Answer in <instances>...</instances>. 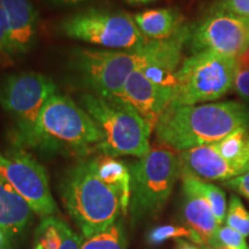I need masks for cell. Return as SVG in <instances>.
Returning <instances> with one entry per match:
<instances>
[{"mask_svg": "<svg viewBox=\"0 0 249 249\" xmlns=\"http://www.w3.org/2000/svg\"><path fill=\"white\" fill-rule=\"evenodd\" d=\"M191 26L182 28L169 39L149 40L133 50L77 49L71 53V70L89 92L102 97H116L134 71L155 66L177 71L182 60Z\"/></svg>", "mask_w": 249, "mask_h": 249, "instance_id": "6da1fadb", "label": "cell"}, {"mask_svg": "<svg viewBox=\"0 0 249 249\" xmlns=\"http://www.w3.org/2000/svg\"><path fill=\"white\" fill-rule=\"evenodd\" d=\"M249 126V110L240 103L170 105L155 124L156 138L173 150L213 144L235 129Z\"/></svg>", "mask_w": 249, "mask_h": 249, "instance_id": "7a4b0ae2", "label": "cell"}, {"mask_svg": "<svg viewBox=\"0 0 249 249\" xmlns=\"http://www.w3.org/2000/svg\"><path fill=\"white\" fill-rule=\"evenodd\" d=\"M103 140L102 129L85 108L68 96L54 93L22 147L49 155L87 156L97 151Z\"/></svg>", "mask_w": 249, "mask_h": 249, "instance_id": "3957f363", "label": "cell"}, {"mask_svg": "<svg viewBox=\"0 0 249 249\" xmlns=\"http://www.w3.org/2000/svg\"><path fill=\"white\" fill-rule=\"evenodd\" d=\"M59 191L65 209L87 239L107 230L123 213L120 194L99 178L92 158L68 169Z\"/></svg>", "mask_w": 249, "mask_h": 249, "instance_id": "277c9868", "label": "cell"}, {"mask_svg": "<svg viewBox=\"0 0 249 249\" xmlns=\"http://www.w3.org/2000/svg\"><path fill=\"white\" fill-rule=\"evenodd\" d=\"M80 102L104 135L97 147L99 154L114 158H141L151 150L150 135L154 126L129 104L117 97L107 98L91 92L83 93Z\"/></svg>", "mask_w": 249, "mask_h": 249, "instance_id": "5b68a950", "label": "cell"}, {"mask_svg": "<svg viewBox=\"0 0 249 249\" xmlns=\"http://www.w3.org/2000/svg\"><path fill=\"white\" fill-rule=\"evenodd\" d=\"M133 223L155 217L163 210L177 180L181 177V161L169 148L151 149L129 166Z\"/></svg>", "mask_w": 249, "mask_h": 249, "instance_id": "8992f818", "label": "cell"}, {"mask_svg": "<svg viewBox=\"0 0 249 249\" xmlns=\"http://www.w3.org/2000/svg\"><path fill=\"white\" fill-rule=\"evenodd\" d=\"M235 57L200 52L183 59L170 105H197L222 98L233 88Z\"/></svg>", "mask_w": 249, "mask_h": 249, "instance_id": "52a82bcc", "label": "cell"}, {"mask_svg": "<svg viewBox=\"0 0 249 249\" xmlns=\"http://www.w3.org/2000/svg\"><path fill=\"white\" fill-rule=\"evenodd\" d=\"M59 28L68 38L107 50L139 49L150 40L140 31L133 15L107 8L82 9L62 20Z\"/></svg>", "mask_w": 249, "mask_h": 249, "instance_id": "ba28073f", "label": "cell"}, {"mask_svg": "<svg viewBox=\"0 0 249 249\" xmlns=\"http://www.w3.org/2000/svg\"><path fill=\"white\" fill-rule=\"evenodd\" d=\"M57 93L53 80L37 71L9 74L0 82V107L13 118L12 143L24 144L46 101Z\"/></svg>", "mask_w": 249, "mask_h": 249, "instance_id": "9c48e42d", "label": "cell"}, {"mask_svg": "<svg viewBox=\"0 0 249 249\" xmlns=\"http://www.w3.org/2000/svg\"><path fill=\"white\" fill-rule=\"evenodd\" d=\"M0 174L39 217L59 213L50 191L48 173L26 148L12 143L7 151H0Z\"/></svg>", "mask_w": 249, "mask_h": 249, "instance_id": "30bf717a", "label": "cell"}, {"mask_svg": "<svg viewBox=\"0 0 249 249\" xmlns=\"http://www.w3.org/2000/svg\"><path fill=\"white\" fill-rule=\"evenodd\" d=\"M187 44L193 54L214 52L236 58L249 49V18L210 9L203 20L191 26Z\"/></svg>", "mask_w": 249, "mask_h": 249, "instance_id": "8fae6325", "label": "cell"}, {"mask_svg": "<svg viewBox=\"0 0 249 249\" xmlns=\"http://www.w3.org/2000/svg\"><path fill=\"white\" fill-rule=\"evenodd\" d=\"M116 97L133 107L155 128L156 123L172 102L173 88L156 85L142 71H138L129 75Z\"/></svg>", "mask_w": 249, "mask_h": 249, "instance_id": "7c38bea8", "label": "cell"}, {"mask_svg": "<svg viewBox=\"0 0 249 249\" xmlns=\"http://www.w3.org/2000/svg\"><path fill=\"white\" fill-rule=\"evenodd\" d=\"M9 22L12 54L24 55L37 40L39 14L30 0H0Z\"/></svg>", "mask_w": 249, "mask_h": 249, "instance_id": "4fadbf2b", "label": "cell"}, {"mask_svg": "<svg viewBox=\"0 0 249 249\" xmlns=\"http://www.w3.org/2000/svg\"><path fill=\"white\" fill-rule=\"evenodd\" d=\"M179 158L182 170L201 179L227 181L242 174L224 160L214 143L181 151Z\"/></svg>", "mask_w": 249, "mask_h": 249, "instance_id": "5bb4252c", "label": "cell"}, {"mask_svg": "<svg viewBox=\"0 0 249 249\" xmlns=\"http://www.w3.org/2000/svg\"><path fill=\"white\" fill-rule=\"evenodd\" d=\"M34 213L27 201L0 174V230L8 246L26 231Z\"/></svg>", "mask_w": 249, "mask_h": 249, "instance_id": "9a60e30c", "label": "cell"}, {"mask_svg": "<svg viewBox=\"0 0 249 249\" xmlns=\"http://www.w3.org/2000/svg\"><path fill=\"white\" fill-rule=\"evenodd\" d=\"M182 214L187 226L200 236L202 244L210 246L219 227L210 204L185 183H182Z\"/></svg>", "mask_w": 249, "mask_h": 249, "instance_id": "2e32d148", "label": "cell"}, {"mask_svg": "<svg viewBox=\"0 0 249 249\" xmlns=\"http://www.w3.org/2000/svg\"><path fill=\"white\" fill-rule=\"evenodd\" d=\"M134 21L150 40L169 39L185 27L181 14L173 8L148 9L134 15Z\"/></svg>", "mask_w": 249, "mask_h": 249, "instance_id": "e0dca14e", "label": "cell"}, {"mask_svg": "<svg viewBox=\"0 0 249 249\" xmlns=\"http://www.w3.org/2000/svg\"><path fill=\"white\" fill-rule=\"evenodd\" d=\"M96 173L105 183L120 194L123 214H127L130 202V170L126 163L107 155L92 157Z\"/></svg>", "mask_w": 249, "mask_h": 249, "instance_id": "ac0fdd59", "label": "cell"}, {"mask_svg": "<svg viewBox=\"0 0 249 249\" xmlns=\"http://www.w3.org/2000/svg\"><path fill=\"white\" fill-rule=\"evenodd\" d=\"M217 150L233 167L244 174L249 171V130L240 127L226 138L214 143Z\"/></svg>", "mask_w": 249, "mask_h": 249, "instance_id": "d6986e66", "label": "cell"}, {"mask_svg": "<svg viewBox=\"0 0 249 249\" xmlns=\"http://www.w3.org/2000/svg\"><path fill=\"white\" fill-rule=\"evenodd\" d=\"M181 178L182 183L192 187L194 191H196L198 194L203 196L208 203L210 204L211 209L213 211L214 217H216L217 223L219 226L225 222L227 207H226V196L219 187L213 185L204 181L203 179L198 178V177L194 176V174L187 172V171H181Z\"/></svg>", "mask_w": 249, "mask_h": 249, "instance_id": "ffe728a7", "label": "cell"}, {"mask_svg": "<svg viewBox=\"0 0 249 249\" xmlns=\"http://www.w3.org/2000/svg\"><path fill=\"white\" fill-rule=\"evenodd\" d=\"M126 233L121 220L98 234L87 239L81 249H126Z\"/></svg>", "mask_w": 249, "mask_h": 249, "instance_id": "44dd1931", "label": "cell"}, {"mask_svg": "<svg viewBox=\"0 0 249 249\" xmlns=\"http://www.w3.org/2000/svg\"><path fill=\"white\" fill-rule=\"evenodd\" d=\"M189 239L197 245L202 244L200 236L189 229L188 226H179V225H160L151 229L148 233L147 241L151 246L161 245L163 242L171 240V239Z\"/></svg>", "mask_w": 249, "mask_h": 249, "instance_id": "7402d4cb", "label": "cell"}, {"mask_svg": "<svg viewBox=\"0 0 249 249\" xmlns=\"http://www.w3.org/2000/svg\"><path fill=\"white\" fill-rule=\"evenodd\" d=\"M225 223L245 238L249 236V213L236 195H232L230 198Z\"/></svg>", "mask_w": 249, "mask_h": 249, "instance_id": "603a6c76", "label": "cell"}, {"mask_svg": "<svg viewBox=\"0 0 249 249\" xmlns=\"http://www.w3.org/2000/svg\"><path fill=\"white\" fill-rule=\"evenodd\" d=\"M233 88L241 98L249 101V49L235 58Z\"/></svg>", "mask_w": 249, "mask_h": 249, "instance_id": "cb8c5ba5", "label": "cell"}, {"mask_svg": "<svg viewBox=\"0 0 249 249\" xmlns=\"http://www.w3.org/2000/svg\"><path fill=\"white\" fill-rule=\"evenodd\" d=\"M211 247H225L227 249H248L245 236L230 226L220 225L218 227Z\"/></svg>", "mask_w": 249, "mask_h": 249, "instance_id": "d4e9b609", "label": "cell"}, {"mask_svg": "<svg viewBox=\"0 0 249 249\" xmlns=\"http://www.w3.org/2000/svg\"><path fill=\"white\" fill-rule=\"evenodd\" d=\"M211 11L249 18V0H217Z\"/></svg>", "mask_w": 249, "mask_h": 249, "instance_id": "484cf974", "label": "cell"}, {"mask_svg": "<svg viewBox=\"0 0 249 249\" xmlns=\"http://www.w3.org/2000/svg\"><path fill=\"white\" fill-rule=\"evenodd\" d=\"M0 57L9 59L13 57L9 36V22L6 9L0 1Z\"/></svg>", "mask_w": 249, "mask_h": 249, "instance_id": "4316f807", "label": "cell"}, {"mask_svg": "<svg viewBox=\"0 0 249 249\" xmlns=\"http://www.w3.org/2000/svg\"><path fill=\"white\" fill-rule=\"evenodd\" d=\"M225 186L238 192L239 194H241L249 200V171L241 174V176L227 180V181H225Z\"/></svg>", "mask_w": 249, "mask_h": 249, "instance_id": "83f0119b", "label": "cell"}, {"mask_svg": "<svg viewBox=\"0 0 249 249\" xmlns=\"http://www.w3.org/2000/svg\"><path fill=\"white\" fill-rule=\"evenodd\" d=\"M82 244V239L71 229L70 225H67L65 229L64 238L58 249H81Z\"/></svg>", "mask_w": 249, "mask_h": 249, "instance_id": "f1b7e54d", "label": "cell"}, {"mask_svg": "<svg viewBox=\"0 0 249 249\" xmlns=\"http://www.w3.org/2000/svg\"><path fill=\"white\" fill-rule=\"evenodd\" d=\"M48 1L54 6H73L82 4V2L86 1H90V0H48Z\"/></svg>", "mask_w": 249, "mask_h": 249, "instance_id": "f546056e", "label": "cell"}, {"mask_svg": "<svg viewBox=\"0 0 249 249\" xmlns=\"http://www.w3.org/2000/svg\"><path fill=\"white\" fill-rule=\"evenodd\" d=\"M178 249H200L196 246L189 244V242H186L183 240H179L178 242Z\"/></svg>", "mask_w": 249, "mask_h": 249, "instance_id": "4dcf8cb0", "label": "cell"}, {"mask_svg": "<svg viewBox=\"0 0 249 249\" xmlns=\"http://www.w3.org/2000/svg\"><path fill=\"white\" fill-rule=\"evenodd\" d=\"M0 249H9L7 240H6L4 233L1 232V230H0Z\"/></svg>", "mask_w": 249, "mask_h": 249, "instance_id": "1f68e13d", "label": "cell"}, {"mask_svg": "<svg viewBox=\"0 0 249 249\" xmlns=\"http://www.w3.org/2000/svg\"><path fill=\"white\" fill-rule=\"evenodd\" d=\"M124 1H127L130 5H143L155 1V0H124Z\"/></svg>", "mask_w": 249, "mask_h": 249, "instance_id": "d6a6232c", "label": "cell"}, {"mask_svg": "<svg viewBox=\"0 0 249 249\" xmlns=\"http://www.w3.org/2000/svg\"><path fill=\"white\" fill-rule=\"evenodd\" d=\"M35 249H43V248H42V247H40V246H39V245H37V244H36V246H35Z\"/></svg>", "mask_w": 249, "mask_h": 249, "instance_id": "836d02e7", "label": "cell"}, {"mask_svg": "<svg viewBox=\"0 0 249 249\" xmlns=\"http://www.w3.org/2000/svg\"><path fill=\"white\" fill-rule=\"evenodd\" d=\"M213 249H227V248H225V247H216V248H213Z\"/></svg>", "mask_w": 249, "mask_h": 249, "instance_id": "e575fe53", "label": "cell"}]
</instances>
